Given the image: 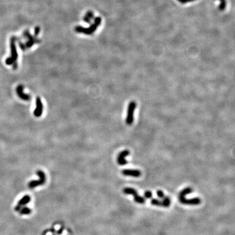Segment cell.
Here are the masks:
<instances>
[{
	"label": "cell",
	"instance_id": "obj_1",
	"mask_svg": "<svg viewBox=\"0 0 235 235\" xmlns=\"http://www.w3.org/2000/svg\"><path fill=\"white\" fill-rule=\"evenodd\" d=\"M24 35L25 38L27 39V41L25 43L19 42V46L22 50H25L31 48L35 44H38L40 42V40L39 39L35 36L32 35L28 30L25 31Z\"/></svg>",
	"mask_w": 235,
	"mask_h": 235
},
{
	"label": "cell",
	"instance_id": "obj_2",
	"mask_svg": "<svg viewBox=\"0 0 235 235\" xmlns=\"http://www.w3.org/2000/svg\"><path fill=\"white\" fill-rule=\"evenodd\" d=\"M101 23V19L100 17H96L95 20L94 24H93L89 28H84L81 26H77L75 28V31L77 33H84L87 35L92 34L94 32L97 28Z\"/></svg>",
	"mask_w": 235,
	"mask_h": 235
},
{
	"label": "cell",
	"instance_id": "obj_3",
	"mask_svg": "<svg viewBox=\"0 0 235 235\" xmlns=\"http://www.w3.org/2000/svg\"><path fill=\"white\" fill-rule=\"evenodd\" d=\"M16 38L12 37L10 39V49H11V56L8 57L6 60V63L7 65H12L16 62L18 58V55L15 45V41Z\"/></svg>",
	"mask_w": 235,
	"mask_h": 235
},
{
	"label": "cell",
	"instance_id": "obj_4",
	"mask_svg": "<svg viewBox=\"0 0 235 235\" xmlns=\"http://www.w3.org/2000/svg\"><path fill=\"white\" fill-rule=\"evenodd\" d=\"M137 107V103L135 101L130 102L127 109V116L126 118V123L129 125H132L134 120V112Z\"/></svg>",
	"mask_w": 235,
	"mask_h": 235
},
{
	"label": "cell",
	"instance_id": "obj_5",
	"mask_svg": "<svg viewBox=\"0 0 235 235\" xmlns=\"http://www.w3.org/2000/svg\"><path fill=\"white\" fill-rule=\"evenodd\" d=\"M37 174L39 176V179L38 180L32 181L29 183L28 187L30 188H34L37 187V186H41L43 184H44L46 181V176L44 172L41 170H39L37 172Z\"/></svg>",
	"mask_w": 235,
	"mask_h": 235
},
{
	"label": "cell",
	"instance_id": "obj_6",
	"mask_svg": "<svg viewBox=\"0 0 235 235\" xmlns=\"http://www.w3.org/2000/svg\"><path fill=\"white\" fill-rule=\"evenodd\" d=\"M179 201L181 203L187 205H198L201 203V199L199 198L186 199L185 196H179Z\"/></svg>",
	"mask_w": 235,
	"mask_h": 235
},
{
	"label": "cell",
	"instance_id": "obj_7",
	"mask_svg": "<svg viewBox=\"0 0 235 235\" xmlns=\"http://www.w3.org/2000/svg\"><path fill=\"white\" fill-rule=\"evenodd\" d=\"M43 111V105L40 97H37L36 99V107L34 111V115L36 117H39L42 115Z\"/></svg>",
	"mask_w": 235,
	"mask_h": 235
},
{
	"label": "cell",
	"instance_id": "obj_8",
	"mask_svg": "<svg viewBox=\"0 0 235 235\" xmlns=\"http://www.w3.org/2000/svg\"><path fill=\"white\" fill-rule=\"evenodd\" d=\"M130 154V151L127 150H125L121 151L118 155L117 157L118 163L120 165H124L127 163V161L125 160V157L127 156Z\"/></svg>",
	"mask_w": 235,
	"mask_h": 235
},
{
	"label": "cell",
	"instance_id": "obj_9",
	"mask_svg": "<svg viewBox=\"0 0 235 235\" xmlns=\"http://www.w3.org/2000/svg\"><path fill=\"white\" fill-rule=\"evenodd\" d=\"M122 174L125 176H132L135 178H139L141 176V172L137 169H124Z\"/></svg>",
	"mask_w": 235,
	"mask_h": 235
},
{
	"label": "cell",
	"instance_id": "obj_10",
	"mask_svg": "<svg viewBox=\"0 0 235 235\" xmlns=\"http://www.w3.org/2000/svg\"><path fill=\"white\" fill-rule=\"evenodd\" d=\"M16 93L18 96L24 101H29L31 99V97L30 95L26 94L24 93V86L22 85H19L17 87Z\"/></svg>",
	"mask_w": 235,
	"mask_h": 235
},
{
	"label": "cell",
	"instance_id": "obj_11",
	"mask_svg": "<svg viewBox=\"0 0 235 235\" xmlns=\"http://www.w3.org/2000/svg\"><path fill=\"white\" fill-rule=\"evenodd\" d=\"M31 201V197L28 196V195H26L24 197H23L18 202V203L15 207V211H19L20 209L22 208L24 205L27 204L29 202Z\"/></svg>",
	"mask_w": 235,
	"mask_h": 235
},
{
	"label": "cell",
	"instance_id": "obj_12",
	"mask_svg": "<svg viewBox=\"0 0 235 235\" xmlns=\"http://www.w3.org/2000/svg\"><path fill=\"white\" fill-rule=\"evenodd\" d=\"M150 202H151V205H154V206H157L164 207H168L169 206L166 204L163 200L161 201L160 200L157 199H155V198L151 199L150 200Z\"/></svg>",
	"mask_w": 235,
	"mask_h": 235
},
{
	"label": "cell",
	"instance_id": "obj_13",
	"mask_svg": "<svg viewBox=\"0 0 235 235\" xmlns=\"http://www.w3.org/2000/svg\"><path fill=\"white\" fill-rule=\"evenodd\" d=\"M133 198H134V200L136 202L140 204H143L145 202V199L142 196H139L138 193L135 194L133 196Z\"/></svg>",
	"mask_w": 235,
	"mask_h": 235
},
{
	"label": "cell",
	"instance_id": "obj_14",
	"mask_svg": "<svg viewBox=\"0 0 235 235\" xmlns=\"http://www.w3.org/2000/svg\"><path fill=\"white\" fill-rule=\"evenodd\" d=\"M123 192L125 194L132 195L133 196L138 193L137 190H136L135 189L133 188H129V187L125 188L123 190Z\"/></svg>",
	"mask_w": 235,
	"mask_h": 235
},
{
	"label": "cell",
	"instance_id": "obj_15",
	"mask_svg": "<svg viewBox=\"0 0 235 235\" xmlns=\"http://www.w3.org/2000/svg\"><path fill=\"white\" fill-rule=\"evenodd\" d=\"M94 17V14L92 12L89 11L87 13L86 15L83 18V20L85 21L86 23H87L88 24L90 23V21L92 20V19Z\"/></svg>",
	"mask_w": 235,
	"mask_h": 235
},
{
	"label": "cell",
	"instance_id": "obj_16",
	"mask_svg": "<svg viewBox=\"0 0 235 235\" xmlns=\"http://www.w3.org/2000/svg\"><path fill=\"white\" fill-rule=\"evenodd\" d=\"M193 191V189L191 188V187H186L185 188V189H183V190H182L181 191H180L179 194V196H186V195L187 194H188L189 193H191V192H192Z\"/></svg>",
	"mask_w": 235,
	"mask_h": 235
},
{
	"label": "cell",
	"instance_id": "obj_17",
	"mask_svg": "<svg viewBox=\"0 0 235 235\" xmlns=\"http://www.w3.org/2000/svg\"><path fill=\"white\" fill-rule=\"evenodd\" d=\"M20 213L23 215H28L31 213V209L27 207H24L20 209Z\"/></svg>",
	"mask_w": 235,
	"mask_h": 235
},
{
	"label": "cell",
	"instance_id": "obj_18",
	"mask_svg": "<svg viewBox=\"0 0 235 235\" xmlns=\"http://www.w3.org/2000/svg\"><path fill=\"white\" fill-rule=\"evenodd\" d=\"M220 2V5L219 6V9L220 10H224L226 7V0H219Z\"/></svg>",
	"mask_w": 235,
	"mask_h": 235
},
{
	"label": "cell",
	"instance_id": "obj_19",
	"mask_svg": "<svg viewBox=\"0 0 235 235\" xmlns=\"http://www.w3.org/2000/svg\"><path fill=\"white\" fill-rule=\"evenodd\" d=\"M144 197L146 199H151L153 197V193L150 190H146L144 193Z\"/></svg>",
	"mask_w": 235,
	"mask_h": 235
},
{
	"label": "cell",
	"instance_id": "obj_20",
	"mask_svg": "<svg viewBox=\"0 0 235 235\" xmlns=\"http://www.w3.org/2000/svg\"><path fill=\"white\" fill-rule=\"evenodd\" d=\"M156 194L157 195V196L158 198H160L161 199H163L165 197V195L164 193L163 192V191L161 190H158L156 191Z\"/></svg>",
	"mask_w": 235,
	"mask_h": 235
},
{
	"label": "cell",
	"instance_id": "obj_21",
	"mask_svg": "<svg viewBox=\"0 0 235 235\" xmlns=\"http://www.w3.org/2000/svg\"><path fill=\"white\" fill-rule=\"evenodd\" d=\"M40 32V28L39 27H36L34 29V36L36 37H38V35Z\"/></svg>",
	"mask_w": 235,
	"mask_h": 235
},
{
	"label": "cell",
	"instance_id": "obj_22",
	"mask_svg": "<svg viewBox=\"0 0 235 235\" xmlns=\"http://www.w3.org/2000/svg\"><path fill=\"white\" fill-rule=\"evenodd\" d=\"M178 1H179L180 3H183V4H185V3H188L190 2L194 1H196V0H178Z\"/></svg>",
	"mask_w": 235,
	"mask_h": 235
}]
</instances>
